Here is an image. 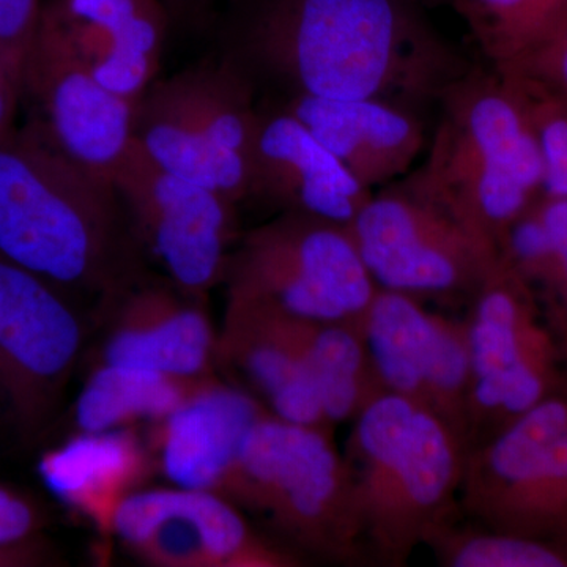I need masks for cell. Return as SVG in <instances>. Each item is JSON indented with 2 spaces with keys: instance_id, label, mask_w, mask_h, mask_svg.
<instances>
[{
  "instance_id": "1",
  "label": "cell",
  "mask_w": 567,
  "mask_h": 567,
  "mask_svg": "<svg viewBox=\"0 0 567 567\" xmlns=\"http://www.w3.org/2000/svg\"><path fill=\"white\" fill-rule=\"evenodd\" d=\"M413 0H248L227 54L289 95L440 103L468 63Z\"/></svg>"
},
{
  "instance_id": "2",
  "label": "cell",
  "mask_w": 567,
  "mask_h": 567,
  "mask_svg": "<svg viewBox=\"0 0 567 567\" xmlns=\"http://www.w3.org/2000/svg\"><path fill=\"white\" fill-rule=\"evenodd\" d=\"M114 183L63 155L29 123L0 142V254L96 305L141 270Z\"/></svg>"
},
{
  "instance_id": "3",
  "label": "cell",
  "mask_w": 567,
  "mask_h": 567,
  "mask_svg": "<svg viewBox=\"0 0 567 567\" xmlns=\"http://www.w3.org/2000/svg\"><path fill=\"white\" fill-rule=\"evenodd\" d=\"M352 423L342 456L352 476L364 563L405 566L461 514L468 447L434 413L393 393L377 395Z\"/></svg>"
},
{
  "instance_id": "4",
  "label": "cell",
  "mask_w": 567,
  "mask_h": 567,
  "mask_svg": "<svg viewBox=\"0 0 567 567\" xmlns=\"http://www.w3.org/2000/svg\"><path fill=\"white\" fill-rule=\"evenodd\" d=\"M439 104L427 158L410 181L499 248L544 192L543 155L527 112L494 70H470Z\"/></svg>"
},
{
  "instance_id": "5",
  "label": "cell",
  "mask_w": 567,
  "mask_h": 567,
  "mask_svg": "<svg viewBox=\"0 0 567 567\" xmlns=\"http://www.w3.org/2000/svg\"><path fill=\"white\" fill-rule=\"evenodd\" d=\"M229 499L303 561L364 563L352 476L331 432L265 413L246 435Z\"/></svg>"
},
{
  "instance_id": "6",
  "label": "cell",
  "mask_w": 567,
  "mask_h": 567,
  "mask_svg": "<svg viewBox=\"0 0 567 567\" xmlns=\"http://www.w3.org/2000/svg\"><path fill=\"white\" fill-rule=\"evenodd\" d=\"M254 81L229 54L156 80L134 104L133 141L171 173L248 199Z\"/></svg>"
},
{
  "instance_id": "7",
  "label": "cell",
  "mask_w": 567,
  "mask_h": 567,
  "mask_svg": "<svg viewBox=\"0 0 567 567\" xmlns=\"http://www.w3.org/2000/svg\"><path fill=\"white\" fill-rule=\"evenodd\" d=\"M224 282L229 300L361 330L379 290L346 226L295 213L244 235Z\"/></svg>"
},
{
  "instance_id": "8",
  "label": "cell",
  "mask_w": 567,
  "mask_h": 567,
  "mask_svg": "<svg viewBox=\"0 0 567 567\" xmlns=\"http://www.w3.org/2000/svg\"><path fill=\"white\" fill-rule=\"evenodd\" d=\"M466 328L470 451L567 385V346L558 324L546 322L535 290L503 256L473 295Z\"/></svg>"
},
{
  "instance_id": "9",
  "label": "cell",
  "mask_w": 567,
  "mask_h": 567,
  "mask_svg": "<svg viewBox=\"0 0 567 567\" xmlns=\"http://www.w3.org/2000/svg\"><path fill=\"white\" fill-rule=\"evenodd\" d=\"M346 227L377 287L416 298L473 297L502 257L410 178L372 193Z\"/></svg>"
},
{
  "instance_id": "10",
  "label": "cell",
  "mask_w": 567,
  "mask_h": 567,
  "mask_svg": "<svg viewBox=\"0 0 567 567\" xmlns=\"http://www.w3.org/2000/svg\"><path fill=\"white\" fill-rule=\"evenodd\" d=\"M85 341L74 298L0 254V413L20 442L58 421Z\"/></svg>"
},
{
  "instance_id": "11",
  "label": "cell",
  "mask_w": 567,
  "mask_h": 567,
  "mask_svg": "<svg viewBox=\"0 0 567 567\" xmlns=\"http://www.w3.org/2000/svg\"><path fill=\"white\" fill-rule=\"evenodd\" d=\"M112 183L140 248L178 290L207 303L238 241V204L164 169L134 141Z\"/></svg>"
},
{
  "instance_id": "12",
  "label": "cell",
  "mask_w": 567,
  "mask_h": 567,
  "mask_svg": "<svg viewBox=\"0 0 567 567\" xmlns=\"http://www.w3.org/2000/svg\"><path fill=\"white\" fill-rule=\"evenodd\" d=\"M123 548L153 567H297L303 559L249 524L240 507L210 492L142 487L112 525Z\"/></svg>"
},
{
  "instance_id": "13",
  "label": "cell",
  "mask_w": 567,
  "mask_h": 567,
  "mask_svg": "<svg viewBox=\"0 0 567 567\" xmlns=\"http://www.w3.org/2000/svg\"><path fill=\"white\" fill-rule=\"evenodd\" d=\"M363 336L386 393L434 413L466 443L472 391L466 319L429 311L412 295L379 289Z\"/></svg>"
},
{
  "instance_id": "14",
  "label": "cell",
  "mask_w": 567,
  "mask_h": 567,
  "mask_svg": "<svg viewBox=\"0 0 567 567\" xmlns=\"http://www.w3.org/2000/svg\"><path fill=\"white\" fill-rule=\"evenodd\" d=\"M21 93L37 110L31 125L63 155L112 183L133 142L134 104L100 84L43 21Z\"/></svg>"
},
{
  "instance_id": "15",
  "label": "cell",
  "mask_w": 567,
  "mask_h": 567,
  "mask_svg": "<svg viewBox=\"0 0 567 567\" xmlns=\"http://www.w3.org/2000/svg\"><path fill=\"white\" fill-rule=\"evenodd\" d=\"M207 303L169 279L137 270L96 305L102 324L93 364L126 365L181 379L216 375V338Z\"/></svg>"
},
{
  "instance_id": "16",
  "label": "cell",
  "mask_w": 567,
  "mask_h": 567,
  "mask_svg": "<svg viewBox=\"0 0 567 567\" xmlns=\"http://www.w3.org/2000/svg\"><path fill=\"white\" fill-rule=\"evenodd\" d=\"M372 192L284 107L257 111L248 197L281 213L349 226Z\"/></svg>"
},
{
  "instance_id": "17",
  "label": "cell",
  "mask_w": 567,
  "mask_h": 567,
  "mask_svg": "<svg viewBox=\"0 0 567 567\" xmlns=\"http://www.w3.org/2000/svg\"><path fill=\"white\" fill-rule=\"evenodd\" d=\"M169 14L162 0H48L41 21L100 84L136 104L158 80Z\"/></svg>"
},
{
  "instance_id": "18",
  "label": "cell",
  "mask_w": 567,
  "mask_h": 567,
  "mask_svg": "<svg viewBox=\"0 0 567 567\" xmlns=\"http://www.w3.org/2000/svg\"><path fill=\"white\" fill-rule=\"evenodd\" d=\"M268 410L244 388L210 377L148 432L156 468L173 486L229 499L241 446Z\"/></svg>"
},
{
  "instance_id": "19",
  "label": "cell",
  "mask_w": 567,
  "mask_h": 567,
  "mask_svg": "<svg viewBox=\"0 0 567 567\" xmlns=\"http://www.w3.org/2000/svg\"><path fill=\"white\" fill-rule=\"evenodd\" d=\"M216 369L279 420L331 432L315 380L274 309L227 298Z\"/></svg>"
},
{
  "instance_id": "20",
  "label": "cell",
  "mask_w": 567,
  "mask_h": 567,
  "mask_svg": "<svg viewBox=\"0 0 567 567\" xmlns=\"http://www.w3.org/2000/svg\"><path fill=\"white\" fill-rule=\"evenodd\" d=\"M281 107L369 192L404 175L425 147V130L416 112L380 100L289 95Z\"/></svg>"
},
{
  "instance_id": "21",
  "label": "cell",
  "mask_w": 567,
  "mask_h": 567,
  "mask_svg": "<svg viewBox=\"0 0 567 567\" xmlns=\"http://www.w3.org/2000/svg\"><path fill=\"white\" fill-rule=\"evenodd\" d=\"M156 465L136 429L71 432L41 454L39 475L51 494L92 522L104 536L126 496L144 486Z\"/></svg>"
},
{
  "instance_id": "22",
  "label": "cell",
  "mask_w": 567,
  "mask_h": 567,
  "mask_svg": "<svg viewBox=\"0 0 567 567\" xmlns=\"http://www.w3.org/2000/svg\"><path fill=\"white\" fill-rule=\"evenodd\" d=\"M567 431V385L466 453L458 506L483 524Z\"/></svg>"
},
{
  "instance_id": "23",
  "label": "cell",
  "mask_w": 567,
  "mask_h": 567,
  "mask_svg": "<svg viewBox=\"0 0 567 567\" xmlns=\"http://www.w3.org/2000/svg\"><path fill=\"white\" fill-rule=\"evenodd\" d=\"M282 317L315 380L331 425L353 421L377 395L386 393L361 328Z\"/></svg>"
},
{
  "instance_id": "24",
  "label": "cell",
  "mask_w": 567,
  "mask_h": 567,
  "mask_svg": "<svg viewBox=\"0 0 567 567\" xmlns=\"http://www.w3.org/2000/svg\"><path fill=\"white\" fill-rule=\"evenodd\" d=\"M204 380L93 364L71 406V432L118 431L136 423H156L178 409Z\"/></svg>"
},
{
  "instance_id": "25",
  "label": "cell",
  "mask_w": 567,
  "mask_h": 567,
  "mask_svg": "<svg viewBox=\"0 0 567 567\" xmlns=\"http://www.w3.org/2000/svg\"><path fill=\"white\" fill-rule=\"evenodd\" d=\"M492 70L506 73L567 21V0H450Z\"/></svg>"
},
{
  "instance_id": "26",
  "label": "cell",
  "mask_w": 567,
  "mask_h": 567,
  "mask_svg": "<svg viewBox=\"0 0 567 567\" xmlns=\"http://www.w3.org/2000/svg\"><path fill=\"white\" fill-rule=\"evenodd\" d=\"M481 525L567 550V431Z\"/></svg>"
},
{
  "instance_id": "27",
  "label": "cell",
  "mask_w": 567,
  "mask_h": 567,
  "mask_svg": "<svg viewBox=\"0 0 567 567\" xmlns=\"http://www.w3.org/2000/svg\"><path fill=\"white\" fill-rule=\"evenodd\" d=\"M425 546L447 567H567L566 548L487 528L462 514L436 529Z\"/></svg>"
},
{
  "instance_id": "28",
  "label": "cell",
  "mask_w": 567,
  "mask_h": 567,
  "mask_svg": "<svg viewBox=\"0 0 567 567\" xmlns=\"http://www.w3.org/2000/svg\"><path fill=\"white\" fill-rule=\"evenodd\" d=\"M41 0H0V61L22 82L25 61L39 35Z\"/></svg>"
},
{
  "instance_id": "29",
  "label": "cell",
  "mask_w": 567,
  "mask_h": 567,
  "mask_svg": "<svg viewBox=\"0 0 567 567\" xmlns=\"http://www.w3.org/2000/svg\"><path fill=\"white\" fill-rule=\"evenodd\" d=\"M554 246L555 289L550 316L567 331V197L544 196L535 203Z\"/></svg>"
},
{
  "instance_id": "30",
  "label": "cell",
  "mask_w": 567,
  "mask_h": 567,
  "mask_svg": "<svg viewBox=\"0 0 567 567\" xmlns=\"http://www.w3.org/2000/svg\"><path fill=\"white\" fill-rule=\"evenodd\" d=\"M47 509L20 488L0 484V544L21 543L44 536Z\"/></svg>"
},
{
  "instance_id": "31",
  "label": "cell",
  "mask_w": 567,
  "mask_h": 567,
  "mask_svg": "<svg viewBox=\"0 0 567 567\" xmlns=\"http://www.w3.org/2000/svg\"><path fill=\"white\" fill-rule=\"evenodd\" d=\"M61 565L55 548L47 536L21 543L0 544V567H41Z\"/></svg>"
},
{
  "instance_id": "32",
  "label": "cell",
  "mask_w": 567,
  "mask_h": 567,
  "mask_svg": "<svg viewBox=\"0 0 567 567\" xmlns=\"http://www.w3.org/2000/svg\"><path fill=\"white\" fill-rule=\"evenodd\" d=\"M22 102L21 84L0 61V142L17 134L18 107Z\"/></svg>"
},
{
  "instance_id": "33",
  "label": "cell",
  "mask_w": 567,
  "mask_h": 567,
  "mask_svg": "<svg viewBox=\"0 0 567 567\" xmlns=\"http://www.w3.org/2000/svg\"><path fill=\"white\" fill-rule=\"evenodd\" d=\"M162 2L166 6L169 13H174V11L197 9V7L204 6L207 0H162Z\"/></svg>"
},
{
  "instance_id": "34",
  "label": "cell",
  "mask_w": 567,
  "mask_h": 567,
  "mask_svg": "<svg viewBox=\"0 0 567 567\" xmlns=\"http://www.w3.org/2000/svg\"><path fill=\"white\" fill-rule=\"evenodd\" d=\"M413 2L436 3V2H450V0H413Z\"/></svg>"
}]
</instances>
